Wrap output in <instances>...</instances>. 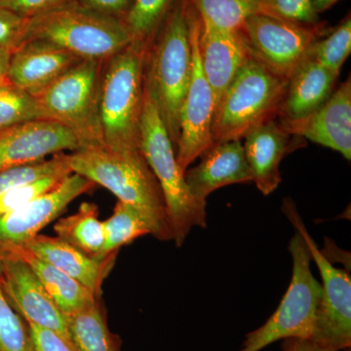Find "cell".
Here are the masks:
<instances>
[{
	"label": "cell",
	"mask_w": 351,
	"mask_h": 351,
	"mask_svg": "<svg viewBox=\"0 0 351 351\" xmlns=\"http://www.w3.org/2000/svg\"><path fill=\"white\" fill-rule=\"evenodd\" d=\"M68 158L71 172L100 184L133 207L152 237L172 241L162 191L141 149L115 152L104 145H85L68 154Z\"/></svg>",
	"instance_id": "obj_1"
},
{
	"label": "cell",
	"mask_w": 351,
	"mask_h": 351,
	"mask_svg": "<svg viewBox=\"0 0 351 351\" xmlns=\"http://www.w3.org/2000/svg\"><path fill=\"white\" fill-rule=\"evenodd\" d=\"M147 51L145 88L156 103L175 151L180 114L193 71L189 0H178Z\"/></svg>",
	"instance_id": "obj_2"
},
{
	"label": "cell",
	"mask_w": 351,
	"mask_h": 351,
	"mask_svg": "<svg viewBox=\"0 0 351 351\" xmlns=\"http://www.w3.org/2000/svg\"><path fill=\"white\" fill-rule=\"evenodd\" d=\"M151 45L133 40L104 63L99 120L103 145L115 152L140 149L145 68Z\"/></svg>",
	"instance_id": "obj_3"
},
{
	"label": "cell",
	"mask_w": 351,
	"mask_h": 351,
	"mask_svg": "<svg viewBox=\"0 0 351 351\" xmlns=\"http://www.w3.org/2000/svg\"><path fill=\"white\" fill-rule=\"evenodd\" d=\"M140 149L162 191L173 239L181 247L193 228L207 226V204L191 195L174 145L156 103L145 88L140 126Z\"/></svg>",
	"instance_id": "obj_4"
},
{
	"label": "cell",
	"mask_w": 351,
	"mask_h": 351,
	"mask_svg": "<svg viewBox=\"0 0 351 351\" xmlns=\"http://www.w3.org/2000/svg\"><path fill=\"white\" fill-rule=\"evenodd\" d=\"M47 41L82 60L106 62L134 40L124 21L73 0L32 17L24 41Z\"/></svg>",
	"instance_id": "obj_5"
},
{
	"label": "cell",
	"mask_w": 351,
	"mask_h": 351,
	"mask_svg": "<svg viewBox=\"0 0 351 351\" xmlns=\"http://www.w3.org/2000/svg\"><path fill=\"white\" fill-rule=\"evenodd\" d=\"M287 86V78L272 73L251 55L215 110L213 145L241 140L252 129L276 119Z\"/></svg>",
	"instance_id": "obj_6"
},
{
	"label": "cell",
	"mask_w": 351,
	"mask_h": 351,
	"mask_svg": "<svg viewBox=\"0 0 351 351\" xmlns=\"http://www.w3.org/2000/svg\"><path fill=\"white\" fill-rule=\"evenodd\" d=\"M288 249L293 270L287 292L267 322L246 335L239 351H261L284 339L313 337L322 288L311 271V253L299 232L293 235Z\"/></svg>",
	"instance_id": "obj_7"
},
{
	"label": "cell",
	"mask_w": 351,
	"mask_h": 351,
	"mask_svg": "<svg viewBox=\"0 0 351 351\" xmlns=\"http://www.w3.org/2000/svg\"><path fill=\"white\" fill-rule=\"evenodd\" d=\"M104 63L82 60L36 96L43 119L73 131L82 147L103 145L99 98Z\"/></svg>",
	"instance_id": "obj_8"
},
{
	"label": "cell",
	"mask_w": 351,
	"mask_h": 351,
	"mask_svg": "<svg viewBox=\"0 0 351 351\" xmlns=\"http://www.w3.org/2000/svg\"><path fill=\"white\" fill-rule=\"evenodd\" d=\"M283 212L306 241L311 260L317 265L322 279V294L311 339L334 351L351 348V277L346 270L335 267L319 250L298 213L294 202L284 200Z\"/></svg>",
	"instance_id": "obj_9"
},
{
	"label": "cell",
	"mask_w": 351,
	"mask_h": 351,
	"mask_svg": "<svg viewBox=\"0 0 351 351\" xmlns=\"http://www.w3.org/2000/svg\"><path fill=\"white\" fill-rule=\"evenodd\" d=\"M252 56L276 75L287 78L322 38L317 25H304L267 14H256L240 27Z\"/></svg>",
	"instance_id": "obj_10"
},
{
	"label": "cell",
	"mask_w": 351,
	"mask_h": 351,
	"mask_svg": "<svg viewBox=\"0 0 351 351\" xmlns=\"http://www.w3.org/2000/svg\"><path fill=\"white\" fill-rule=\"evenodd\" d=\"M189 17L193 71L180 114V137L176 147L177 162L184 172L213 145L212 124L215 110L213 93L203 73L198 50L200 18L189 0Z\"/></svg>",
	"instance_id": "obj_11"
},
{
	"label": "cell",
	"mask_w": 351,
	"mask_h": 351,
	"mask_svg": "<svg viewBox=\"0 0 351 351\" xmlns=\"http://www.w3.org/2000/svg\"><path fill=\"white\" fill-rule=\"evenodd\" d=\"M94 186V182L86 178L71 173L47 193L0 218V255L38 237L69 203Z\"/></svg>",
	"instance_id": "obj_12"
},
{
	"label": "cell",
	"mask_w": 351,
	"mask_h": 351,
	"mask_svg": "<svg viewBox=\"0 0 351 351\" xmlns=\"http://www.w3.org/2000/svg\"><path fill=\"white\" fill-rule=\"evenodd\" d=\"M0 285L7 301L27 323L57 332L73 343L66 316L27 263L17 258H0Z\"/></svg>",
	"instance_id": "obj_13"
},
{
	"label": "cell",
	"mask_w": 351,
	"mask_h": 351,
	"mask_svg": "<svg viewBox=\"0 0 351 351\" xmlns=\"http://www.w3.org/2000/svg\"><path fill=\"white\" fill-rule=\"evenodd\" d=\"M82 147L77 136L56 121L24 122L0 130V172L38 162L50 154L77 151Z\"/></svg>",
	"instance_id": "obj_14"
},
{
	"label": "cell",
	"mask_w": 351,
	"mask_h": 351,
	"mask_svg": "<svg viewBox=\"0 0 351 351\" xmlns=\"http://www.w3.org/2000/svg\"><path fill=\"white\" fill-rule=\"evenodd\" d=\"M291 135L306 138L351 159V80L348 77L315 112L297 121L279 122Z\"/></svg>",
	"instance_id": "obj_15"
},
{
	"label": "cell",
	"mask_w": 351,
	"mask_h": 351,
	"mask_svg": "<svg viewBox=\"0 0 351 351\" xmlns=\"http://www.w3.org/2000/svg\"><path fill=\"white\" fill-rule=\"evenodd\" d=\"M198 50L216 110L230 83L251 56L250 51L240 31H223L201 20Z\"/></svg>",
	"instance_id": "obj_16"
},
{
	"label": "cell",
	"mask_w": 351,
	"mask_h": 351,
	"mask_svg": "<svg viewBox=\"0 0 351 351\" xmlns=\"http://www.w3.org/2000/svg\"><path fill=\"white\" fill-rule=\"evenodd\" d=\"M82 61L80 57L55 44L31 39L13 51L6 78L36 97Z\"/></svg>",
	"instance_id": "obj_17"
},
{
	"label": "cell",
	"mask_w": 351,
	"mask_h": 351,
	"mask_svg": "<svg viewBox=\"0 0 351 351\" xmlns=\"http://www.w3.org/2000/svg\"><path fill=\"white\" fill-rule=\"evenodd\" d=\"M197 165L184 172L189 191L196 200L207 204L208 196L217 189L253 182L241 140L215 144L207 149Z\"/></svg>",
	"instance_id": "obj_18"
},
{
	"label": "cell",
	"mask_w": 351,
	"mask_h": 351,
	"mask_svg": "<svg viewBox=\"0 0 351 351\" xmlns=\"http://www.w3.org/2000/svg\"><path fill=\"white\" fill-rule=\"evenodd\" d=\"M291 135L276 119L252 129L245 136L244 154L253 182L263 195L274 193L281 181L280 163L284 157L301 147L302 138Z\"/></svg>",
	"instance_id": "obj_19"
},
{
	"label": "cell",
	"mask_w": 351,
	"mask_h": 351,
	"mask_svg": "<svg viewBox=\"0 0 351 351\" xmlns=\"http://www.w3.org/2000/svg\"><path fill=\"white\" fill-rule=\"evenodd\" d=\"M20 247H24L32 255L82 284L98 298L101 295L104 279L112 267V261L115 258L113 255L105 261H97L60 237L43 234H38Z\"/></svg>",
	"instance_id": "obj_20"
},
{
	"label": "cell",
	"mask_w": 351,
	"mask_h": 351,
	"mask_svg": "<svg viewBox=\"0 0 351 351\" xmlns=\"http://www.w3.org/2000/svg\"><path fill=\"white\" fill-rule=\"evenodd\" d=\"M339 75L309 54L289 77L279 110L280 121H297L315 112L331 96Z\"/></svg>",
	"instance_id": "obj_21"
},
{
	"label": "cell",
	"mask_w": 351,
	"mask_h": 351,
	"mask_svg": "<svg viewBox=\"0 0 351 351\" xmlns=\"http://www.w3.org/2000/svg\"><path fill=\"white\" fill-rule=\"evenodd\" d=\"M12 257L27 263L43 284L60 311L69 315L98 301V297L82 284L61 270L32 255L24 247H14L0 255V258Z\"/></svg>",
	"instance_id": "obj_22"
},
{
	"label": "cell",
	"mask_w": 351,
	"mask_h": 351,
	"mask_svg": "<svg viewBox=\"0 0 351 351\" xmlns=\"http://www.w3.org/2000/svg\"><path fill=\"white\" fill-rule=\"evenodd\" d=\"M54 232L89 257L101 261L105 233L103 221L99 219L98 206L94 203L83 202L76 213L60 219L55 223Z\"/></svg>",
	"instance_id": "obj_23"
},
{
	"label": "cell",
	"mask_w": 351,
	"mask_h": 351,
	"mask_svg": "<svg viewBox=\"0 0 351 351\" xmlns=\"http://www.w3.org/2000/svg\"><path fill=\"white\" fill-rule=\"evenodd\" d=\"M66 316L76 350L120 351V339L108 330L98 301Z\"/></svg>",
	"instance_id": "obj_24"
},
{
	"label": "cell",
	"mask_w": 351,
	"mask_h": 351,
	"mask_svg": "<svg viewBox=\"0 0 351 351\" xmlns=\"http://www.w3.org/2000/svg\"><path fill=\"white\" fill-rule=\"evenodd\" d=\"M200 20L223 31H239L256 14L270 15L265 0H189Z\"/></svg>",
	"instance_id": "obj_25"
},
{
	"label": "cell",
	"mask_w": 351,
	"mask_h": 351,
	"mask_svg": "<svg viewBox=\"0 0 351 351\" xmlns=\"http://www.w3.org/2000/svg\"><path fill=\"white\" fill-rule=\"evenodd\" d=\"M105 244L101 251V261L117 255L124 245L134 240L151 235L149 226L140 214L130 205L119 201L113 209L112 216L103 221Z\"/></svg>",
	"instance_id": "obj_26"
},
{
	"label": "cell",
	"mask_w": 351,
	"mask_h": 351,
	"mask_svg": "<svg viewBox=\"0 0 351 351\" xmlns=\"http://www.w3.org/2000/svg\"><path fill=\"white\" fill-rule=\"evenodd\" d=\"M174 3L175 0H134L123 19L134 40L151 45Z\"/></svg>",
	"instance_id": "obj_27"
},
{
	"label": "cell",
	"mask_w": 351,
	"mask_h": 351,
	"mask_svg": "<svg viewBox=\"0 0 351 351\" xmlns=\"http://www.w3.org/2000/svg\"><path fill=\"white\" fill-rule=\"evenodd\" d=\"M44 119L38 101L34 95L2 78L0 80V130Z\"/></svg>",
	"instance_id": "obj_28"
},
{
	"label": "cell",
	"mask_w": 351,
	"mask_h": 351,
	"mask_svg": "<svg viewBox=\"0 0 351 351\" xmlns=\"http://www.w3.org/2000/svg\"><path fill=\"white\" fill-rule=\"evenodd\" d=\"M68 154H57L49 160L9 168L0 172V196L11 189L49 176L71 174Z\"/></svg>",
	"instance_id": "obj_29"
},
{
	"label": "cell",
	"mask_w": 351,
	"mask_h": 351,
	"mask_svg": "<svg viewBox=\"0 0 351 351\" xmlns=\"http://www.w3.org/2000/svg\"><path fill=\"white\" fill-rule=\"evenodd\" d=\"M351 52V19L348 15L332 29L326 38H321L313 44L311 56L330 71L341 73V66Z\"/></svg>",
	"instance_id": "obj_30"
},
{
	"label": "cell",
	"mask_w": 351,
	"mask_h": 351,
	"mask_svg": "<svg viewBox=\"0 0 351 351\" xmlns=\"http://www.w3.org/2000/svg\"><path fill=\"white\" fill-rule=\"evenodd\" d=\"M0 351H34L29 327L14 311L0 285Z\"/></svg>",
	"instance_id": "obj_31"
},
{
	"label": "cell",
	"mask_w": 351,
	"mask_h": 351,
	"mask_svg": "<svg viewBox=\"0 0 351 351\" xmlns=\"http://www.w3.org/2000/svg\"><path fill=\"white\" fill-rule=\"evenodd\" d=\"M68 176V175H66ZM66 176H49L23 184L0 196V218L24 207L38 196L56 186Z\"/></svg>",
	"instance_id": "obj_32"
},
{
	"label": "cell",
	"mask_w": 351,
	"mask_h": 351,
	"mask_svg": "<svg viewBox=\"0 0 351 351\" xmlns=\"http://www.w3.org/2000/svg\"><path fill=\"white\" fill-rule=\"evenodd\" d=\"M271 16L304 25H317L311 0H265Z\"/></svg>",
	"instance_id": "obj_33"
},
{
	"label": "cell",
	"mask_w": 351,
	"mask_h": 351,
	"mask_svg": "<svg viewBox=\"0 0 351 351\" xmlns=\"http://www.w3.org/2000/svg\"><path fill=\"white\" fill-rule=\"evenodd\" d=\"M29 19L0 7V45L15 50L24 43Z\"/></svg>",
	"instance_id": "obj_34"
},
{
	"label": "cell",
	"mask_w": 351,
	"mask_h": 351,
	"mask_svg": "<svg viewBox=\"0 0 351 351\" xmlns=\"http://www.w3.org/2000/svg\"><path fill=\"white\" fill-rule=\"evenodd\" d=\"M34 351H77L68 339L57 332L27 323Z\"/></svg>",
	"instance_id": "obj_35"
},
{
	"label": "cell",
	"mask_w": 351,
	"mask_h": 351,
	"mask_svg": "<svg viewBox=\"0 0 351 351\" xmlns=\"http://www.w3.org/2000/svg\"><path fill=\"white\" fill-rule=\"evenodd\" d=\"M66 1L69 0H0V7L31 19Z\"/></svg>",
	"instance_id": "obj_36"
},
{
	"label": "cell",
	"mask_w": 351,
	"mask_h": 351,
	"mask_svg": "<svg viewBox=\"0 0 351 351\" xmlns=\"http://www.w3.org/2000/svg\"><path fill=\"white\" fill-rule=\"evenodd\" d=\"M75 3L97 12L124 19L134 0H73Z\"/></svg>",
	"instance_id": "obj_37"
},
{
	"label": "cell",
	"mask_w": 351,
	"mask_h": 351,
	"mask_svg": "<svg viewBox=\"0 0 351 351\" xmlns=\"http://www.w3.org/2000/svg\"><path fill=\"white\" fill-rule=\"evenodd\" d=\"M282 351H334L318 345L313 339L288 338L282 339Z\"/></svg>",
	"instance_id": "obj_38"
},
{
	"label": "cell",
	"mask_w": 351,
	"mask_h": 351,
	"mask_svg": "<svg viewBox=\"0 0 351 351\" xmlns=\"http://www.w3.org/2000/svg\"><path fill=\"white\" fill-rule=\"evenodd\" d=\"M13 51L6 46L0 45V80L6 77Z\"/></svg>",
	"instance_id": "obj_39"
},
{
	"label": "cell",
	"mask_w": 351,
	"mask_h": 351,
	"mask_svg": "<svg viewBox=\"0 0 351 351\" xmlns=\"http://www.w3.org/2000/svg\"><path fill=\"white\" fill-rule=\"evenodd\" d=\"M339 0H311L314 12L320 14L326 11L327 9L331 8L335 3Z\"/></svg>",
	"instance_id": "obj_40"
},
{
	"label": "cell",
	"mask_w": 351,
	"mask_h": 351,
	"mask_svg": "<svg viewBox=\"0 0 351 351\" xmlns=\"http://www.w3.org/2000/svg\"><path fill=\"white\" fill-rule=\"evenodd\" d=\"M1 80H2V78H1Z\"/></svg>",
	"instance_id": "obj_41"
}]
</instances>
